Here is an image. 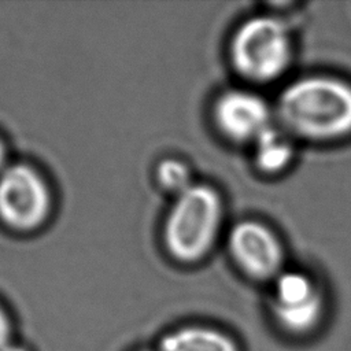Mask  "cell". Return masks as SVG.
Masks as SVG:
<instances>
[{
    "mask_svg": "<svg viewBox=\"0 0 351 351\" xmlns=\"http://www.w3.org/2000/svg\"><path fill=\"white\" fill-rule=\"evenodd\" d=\"M274 117L291 137L335 141L351 134V84L332 75H307L278 95Z\"/></svg>",
    "mask_w": 351,
    "mask_h": 351,
    "instance_id": "cell-1",
    "label": "cell"
},
{
    "mask_svg": "<svg viewBox=\"0 0 351 351\" xmlns=\"http://www.w3.org/2000/svg\"><path fill=\"white\" fill-rule=\"evenodd\" d=\"M223 200L208 184H192L177 195L163 225L169 255L181 263L203 259L214 247L223 222Z\"/></svg>",
    "mask_w": 351,
    "mask_h": 351,
    "instance_id": "cell-2",
    "label": "cell"
},
{
    "mask_svg": "<svg viewBox=\"0 0 351 351\" xmlns=\"http://www.w3.org/2000/svg\"><path fill=\"white\" fill-rule=\"evenodd\" d=\"M292 38L287 26L270 15L245 19L233 33L229 58L233 69L252 82L280 78L292 62Z\"/></svg>",
    "mask_w": 351,
    "mask_h": 351,
    "instance_id": "cell-3",
    "label": "cell"
},
{
    "mask_svg": "<svg viewBox=\"0 0 351 351\" xmlns=\"http://www.w3.org/2000/svg\"><path fill=\"white\" fill-rule=\"evenodd\" d=\"M51 191L30 165H8L0 173V219L18 232L40 228L51 211Z\"/></svg>",
    "mask_w": 351,
    "mask_h": 351,
    "instance_id": "cell-4",
    "label": "cell"
},
{
    "mask_svg": "<svg viewBox=\"0 0 351 351\" xmlns=\"http://www.w3.org/2000/svg\"><path fill=\"white\" fill-rule=\"evenodd\" d=\"M273 281L271 313L278 326L295 336L313 332L325 311V298L318 284L296 270H282Z\"/></svg>",
    "mask_w": 351,
    "mask_h": 351,
    "instance_id": "cell-5",
    "label": "cell"
},
{
    "mask_svg": "<svg viewBox=\"0 0 351 351\" xmlns=\"http://www.w3.org/2000/svg\"><path fill=\"white\" fill-rule=\"evenodd\" d=\"M228 250L237 267L254 280H274L282 271V244L277 234L259 221L244 219L232 226Z\"/></svg>",
    "mask_w": 351,
    "mask_h": 351,
    "instance_id": "cell-6",
    "label": "cell"
},
{
    "mask_svg": "<svg viewBox=\"0 0 351 351\" xmlns=\"http://www.w3.org/2000/svg\"><path fill=\"white\" fill-rule=\"evenodd\" d=\"M273 117L274 111L266 100L245 89L223 92L213 107L215 126L234 143H254L273 125Z\"/></svg>",
    "mask_w": 351,
    "mask_h": 351,
    "instance_id": "cell-7",
    "label": "cell"
},
{
    "mask_svg": "<svg viewBox=\"0 0 351 351\" xmlns=\"http://www.w3.org/2000/svg\"><path fill=\"white\" fill-rule=\"evenodd\" d=\"M160 351H240L237 343L225 332L204 326L188 325L166 333L159 344Z\"/></svg>",
    "mask_w": 351,
    "mask_h": 351,
    "instance_id": "cell-8",
    "label": "cell"
},
{
    "mask_svg": "<svg viewBox=\"0 0 351 351\" xmlns=\"http://www.w3.org/2000/svg\"><path fill=\"white\" fill-rule=\"evenodd\" d=\"M252 145L255 165L266 174L281 173L292 162L293 144L291 136L281 128L271 125L256 137Z\"/></svg>",
    "mask_w": 351,
    "mask_h": 351,
    "instance_id": "cell-9",
    "label": "cell"
},
{
    "mask_svg": "<svg viewBox=\"0 0 351 351\" xmlns=\"http://www.w3.org/2000/svg\"><path fill=\"white\" fill-rule=\"evenodd\" d=\"M156 180L163 189L174 196L182 193L193 184L189 167L174 158H167L159 162L156 167Z\"/></svg>",
    "mask_w": 351,
    "mask_h": 351,
    "instance_id": "cell-10",
    "label": "cell"
},
{
    "mask_svg": "<svg viewBox=\"0 0 351 351\" xmlns=\"http://www.w3.org/2000/svg\"><path fill=\"white\" fill-rule=\"evenodd\" d=\"M10 333H11V325H10L8 317L4 313V310L0 307V351L10 344L8 343Z\"/></svg>",
    "mask_w": 351,
    "mask_h": 351,
    "instance_id": "cell-11",
    "label": "cell"
},
{
    "mask_svg": "<svg viewBox=\"0 0 351 351\" xmlns=\"http://www.w3.org/2000/svg\"><path fill=\"white\" fill-rule=\"evenodd\" d=\"M8 166L7 163V148L3 143V140L0 138V173Z\"/></svg>",
    "mask_w": 351,
    "mask_h": 351,
    "instance_id": "cell-12",
    "label": "cell"
},
{
    "mask_svg": "<svg viewBox=\"0 0 351 351\" xmlns=\"http://www.w3.org/2000/svg\"><path fill=\"white\" fill-rule=\"evenodd\" d=\"M1 351H26V350L22 348V347H18V346H11V344H8V346L4 347Z\"/></svg>",
    "mask_w": 351,
    "mask_h": 351,
    "instance_id": "cell-13",
    "label": "cell"
}]
</instances>
